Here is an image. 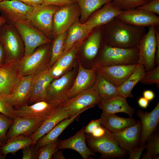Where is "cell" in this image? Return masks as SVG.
Returning <instances> with one entry per match:
<instances>
[{
	"instance_id": "1",
	"label": "cell",
	"mask_w": 159,
	"mask_h": 159,
	"mask_svg": "<svg viewBox=\"0 0 159 159\" xmlns=\"http://www.w3.org/2000/svg\"><path fill=\"white\" fill-rule=\"evenodd\" d=\"M146 32L145 27L127 24L115 17L105 25L103 42L122 48H137Z\"/></svg>"
},
{
	"instance_id": "2",
	"label": "cell",
	"mask_w": 159,
	"mask_h": 159,
	"mask_svg": "<svg viewBox=\"0 0 159 159\" xmlns=\"http://www.w3.org/2000/svg\"><path fill=\"white\" fill-rule=\"evenodd\" d=\"M138 48L125 49L111 46L103 42L91 68L98 67L138 64Z\"/></svg>"
},
{
	"instance_id": "3",
	"label": "cell",
	"mask_w": 159,
	"mask_h": 159,
	"mask_svg": "<svg viewBox=\"0 0 159 159\" xmlns=\"http://www.w3.org/2000/svg\"><path fill=\"white\" fill-rule=\"evenodd\" d=\"M52 42L38 47L31 54L18 62L21 77L35 75L48 69L51 57Z\"/></svg>"
},
{
	"instance_id": "4",
	"label": "cell",
	"mask_w": 159,
	"mask_h": 159,
	"mask_svg": "<svg viewBox=\"0 0 159 159\" xmlns=\"http://www.w3.org/2000/svg\"><path fill=\"white\" fill-rule=\"evenodd\" d=\"M0 42L4 49L6 61H19L24 57L25 47L21 36L12 24L5 23L0 27Z\"/></svg>"
},
{
	"instance_id": "5",
	"label": "cell",
	"mask_w": 159,
	"mask_h": 159,
	"mask_svg": "<svg viewBox=\"0 0 159 159\" xmlns=\"http://www.w3.org/2000/svg\"><path fill=\"white\" fill-rule=\"evenodd\" d=\"M78 68V65L77 67L75 66L61 77L54 79L48 86L44 100L60 106L67 100L68 94L77 75Z\"/></svg>"
},
{
	"instance_id": "6",
	"label": "cell",
	"mask_w": 159,
	"mask_h": 159,
	"mask_svg": "<svg viewBox=\"0 0 159 159\" xmlns=\"http://www.w3.org/2000/svg\"><path fill=\"white\" fill-rule=\"evenodd\" d=\"M86 136L87 143L91 150L101 153L103 158H122L127 155V152L120 147L112 132L107 129L101 137L95 138L90 134Z\"/></svg>"
},
{
	"instance_id": "7",
	"label": "cell",
	"mask_w": 159,
	"mask_h": 159,
	"mask_svg": "<svg viewBox=\"0 0 159 159\" xmlns=\"http://www.w3.org/2000/svg\"><path fill=\"white\" fill-rule=\"evenodd\" d=\"M23 40L25 47L24 56L32 54L39 47L49 43L52 40L34 26L28 19L13 24Z\"/></svg>"
},
{
	"instance_id": "8",
	"label": "cell",
	"mask_w": 159,
	"mask_h": 159,
	"mask_svg": "<svg viewBox=\"0 0 159 159\" xmlns=\"http://www.w3.org/2000/svg\"><path fill=\"white\" fill-rule=\"evenodd\" d=\"M60 7L54 5L36 6L33 7L28 19L34 26L52 40L53 39L54 16Z\"/></svg>"
},
{
	"instance_id": "9",
	"label": "cell",
	"mask_w": 159,
	"mask_h": 159,
	"mask_svg": "<svg viewBox=\"0 0 159 159\" xmlns=\"http://www.w3.org/2000/svg\"><path fill=\"white\" fill-rule=\"evenodd\" d=\"M155 26L149 27L148 30L143 36L138 44V64L143 65L146 71L153 69L155 67L157 38Z\"/></svg>"
},
{
	"instance_id": "10",
	"label": "cell",
	"mask_w": 159,
	"mask_h": 159,
	"mask_svg": "<svg viewBox=\"0 0 159 159\" xmlns=\"http://www.w3.org/2000/svg\"><path fill=\"white\" fill-rule=\"evenodd\" d=\"M80 16V9L77 2L60 7L53 17V39L57 35L67 31L79 20Z\"/></svg>"
},
{
	"instance_id": "11",
	"label": "cell",
	"mask_w": 159,
	"mask_h": 159,
	"mask_svg": "<svg viewBox=\"0 0 159 159\" xmlns=\"http://www.w3.org/2000/svg\"><path fill=\"white\" fill-rule=\"evenodd\" d=\"M21 77L19 71L18 61H6L0 67V96L10 95Z\"/></svg>"
},
{
	"instance_id": "12",
	"label": "cell",
	"mask_w": 159,
	"mask_h": 159,
	"mask_svg": "<svg viewBox=\"0 0 159 159\" xmlns=\"http://www.w3.org/2000/svg\"><path fill=\"white\" fill-rule=\"evenodd\" d=\"M33 9V7L17 0H4L0 3L1 16L9 24L28 19Z\"/></svg>"
},
{
	"instance_id": "13",
	"label": "cell",
	"mask_w": 159,
	"mask_h": 159,
	"mask_svg": "<svg viewBox=\"0 0 159 159\" xmlns=\"http://www.w3.org/2000/svg\"><path fill=\"white\" fill-rule=\"evenodd\" d=\"M102 100L92 87L68 99L61 107L68 112L72 116L85 108L98 105Z\"/></svg>"
},
{
	"instance_id": "14",
	"label": "cell",
	"mask_w": 159,
	"mask_h": 159,
	"mask_svg": "<svg viewBox=\"0 0 159 159\" xmlns=\"http://www.w3.org/2000/svg\"><path fill=\"white\" fill-rule=\"evenodd\" d=\"M139 64L98 67L97 74L118 87L123 84L137 68Z\"/></svg>"
},
{
	"instance_id": "15",
	"label": "cell",
	"mask_w": 159,
	"mask_h": 159,
	"mask_svg": "<svg viewBox=\"0 0 159 159\" xmlns=\"http://www.w3.org/2000/svg\"><path fill=\"white\" fill-rule=\"evenodd\" d=\"M60 106L46 100L39 101L31 105L26 104L15 109V116L31 118L48 119L52 115Z\"/></svg>"
},
{
	"instance_id": "16",
	"label": "cell",
	"mask_w": 159,
	"mask_h": 159,
	"mask_svg": "<svg viewBox=\"0 0 159 159\" xmlns=\"http://www.w3.org/2000/svg\"><path fill=\"white\" fill-rule=\"evenodd\" d=\"M123 11L115 6L111 1L94 12L90 18L82 24L88 32L91 33L95 29L107 24Z\"/></svg>"
},
{
	"instance_id": "17",
	"label": "cell",
	"mask_w": 159,
	"mask_h": 159,
	"mask_svg": "<svg viewBox=\"0 0 159 159\" xmlns=\"http://www.w3.org/2000/svg\"><path fill=\"white\" fill-rule=\"evenodd\" d=\"M116 17L126 23L137 26L156 27L159 25V17L156 14L137 9L123 11Z\"/></svg>"
},
{
	"instance_id": "18",
	"label": "cell",
	"mask_w": 159,
	"mask_h": 159,
	"mask_svg": "<svg viewBox=\"0 0 159 159\" xmlns=\"http://www.w3.org/2000/svg\"><path fill=\"white\" fill-rule=\"evenodd\" d=\"M141 130V122L138 120L135 124L112 133L120 147L130 153L140 145Z\"/></svg>"
},
{
	"instance_id": "19",
	"label": "cell",
	"mask_w": 159,
	"mask_h": 159,
	"mask_svg": "<svg viewBox=\"0 0 159 159\" xmlns=\"http://www.w3.org/2000/svg\"><path fill=\"white\" fill-rule=\"evenodd\" d=\"M47 119L15 116L6 134L7 140L16 136H29L35 132Z\"/></svg>"
},
{
	"instance_id": "20",
	"label": "cell",
	"mask_w": 159,
	"mask_h": 159,
	"mask_svg": "<svg viewBox=\"0 0 159 159\" xmlns=\"http://www.w3.org/2000/svg\"><path fill=\"white\" fill-rule=\"evenodd\" d=\"M34 75L22 77L11 95L5 97L15 109L29 103L32 93Z\"/></svg>"
},
{
	"instance_id": "21",
	"label": "cell",
	"mask_w": 159,
	"mask_h": 159,
	"mask_svg": "<svg viewBox=\"0 0 159 159\" xmlns=\"http://www.w3.org/2000/svg\"><path fill=\"white\" fill-rule=\"evenodd\" d=\"M78 71L73 85L68 95V99L73 97L92 87L97 74L95 68H85L77 59Z\"/></svg>"
},
{
	"instance_id": "22",
	"label": "cell",
	"mask_w": 159,
	"mask_h": 159,
	"mask_svg": "<svg viewBox=\"0 0 159 159\" xmlns=\"http://www.w3.org/2000/svg\"><path fill=\"white\" fill-rule=\"evenodd\" d=\"M136 114L141 123L140 145L146 144L151 135L154 132L159 122V103L151 112L138 110Z\"/></svg>"
},
{
	"instance_id": "23",
	"label": "cell",
	"mask_w": 159,
	"mask_h": 159,
	"mask_svg": "<svg viewBox=\"0 0 159 159\" xmlns=\"http://www.w3.org/2000/svg\"><path fill=\"white\" fill-rule=\"evenodd\" d=\"M84 126L74 135L68 139L59 140L57 149H69L77 152L84 159L95 154L87 146Z\"/></svg>"
},
{
	"instance_id": "24",
	"label": "cell",
	"mask_w": 159,
	"mask_h": 159,
	"mask_svg": "<svg viewBox=\"0 0 159 159\" xmlns=\"http://www.w3.org/2000/svg\"><path fill=\"white\" fill-rule=\"evenodd\" d=\"M54 78L48 69L34 75L32 82V91L29 103L33 104L44 100L48 86Z\"/></svg>"
},
{
	"instance_id": "25",
	"label": "cell",
	"mask_w": 159,
	"mask_h": 159,
	"mask_svg": "<svg viewBox=\"0 0 159 159\" xmlns=\"http://www.w3.org/2000/svg\"><path fill=\"white\" fill-rule=\"evenodd\" d=\"M80 44L75 45L48 69L50 73L54 77L57 78L61 77L75 66L78 47Z\"/></svg>"
},
{
	"instance_id": "26",
	"label": "cell",
	"mask_w": 159,
	"mask_h": 159,
	"mask_svg": "<svg viewBox=\"0 0 159 159\" xmlns=\"http://www.w3.org/2000/svg\"><path fill=\"white\" fill-rule=\"evenodd\" d=\"M97 105L102 112L107 114L123 112L127 114L130 117H132L135 111V109L128 104L126 98L119 95L102 100Z\"/></svg>"
},
{
	"instance_id": "27",
	"label": "cell",
	"mask_w": 159,
	"mask_h": 159,
	"mask_svg": "<svg viewBox=\"0 0 159 159\" xmlns=\"http://www.w3.org/2000/svg\"><path fill=\"white\" fill-rule=\"evenodd\" d=\"M95 105L89 107L78 112L74 115L61 121L46 134L40 138L35 145L38 148L42 147L58 139L63 131L81 113L93 107Z\"/></svg>"
},
{
	"instance_id": "28",
	"label": "cell",
	"mask_w": 159,
	"mask_h": 159,
	"mask_svg": "<svg viewBox=\"0 0 159 159\" xmlns=\"http://www.w3.org/2000/svg\"><path fill=\"white\" fill-rule=\"evenodd\" d=\"M104 25L95 28L96 30L88 38L83 47L84 56L87 60L92 61V63L98 55L102 43Z\"/></svg>"
},
{
	"instance_id": "29",
	"label": "cell",
	"mask_w": 159,
	"mask_h": 159,
	"mask_svg": "<svg viewBox=\"0 0 159 159\" xmlns=\"http://www.w3.org/2000/svg\"><path fill=\"white\" fill-rule=\"evenodd\" d=\"M70 116V113L60 106L52 115L43 123L35 132L30 136L32 139V145H35L40 138L49 132L61 121Z\"/></svg>"
},
{
	"instance_id": "30",
	"label": "cell",
	"mask_w": 159,
	"mask_h": 159,
	"mask_svg": "<svg viewBox=\"0 0 159 159\" xmlns=\"http://www.w3.org/2000/svg\"><path fill=\"white\" fill-rule=\"evenodd\" d=\"M100 118L101 125L112 132L121 130L137 122L132 117L123 118L115 114H107L102 112Z\"/></svg>"
},
{
	"instance_id": "31",
	"label": "cell",
	"mask_w": 159,
	"mask_h": 159,
	"mask_svg": "<svg viewBox=\"0 0 159 159\" xmlns=\"http://www.w3.org/2000/svg\"><path fill=\"white\" fill-rule=\"evenodd\" d=\"M90 33L80 22L79 20L76 21L68 29L62 55L75 45L81 44L83 40Z\"/></svg>"
},
{
	"instance_id": "32",
	"label": "cell",
	"mask_w": 159,
	"mask_h": 159,
	"mask_svg": "<svg viewBox=\"0 0 159 159\" xmlns=\"http://www.w3.org/2000/svg\"><path fill=\"white\" fill-rule=\"evenodd\" d=\"M146 70L144 66L139 64L125 82L118 87L119 95L125 98H133L132 90L135 86L144 76Z\"/></svg>"
},
{
	"instance_id": "33",
	"label": "cell",
	"mask_w": 159,
	"mask_h": 159,
	"mask_svg": "<svg viewBox=\"0 0 159 159\" xmlns=\"http://www.w3.org/2000/svg\"><path fill=\"white\" fill-rule=\"evenodd\" d=\"M92 87L102 100L119 95L118 87L97 74Z\"/></svg>"
},
{
	"instance_id": "34",
	"label": "cell",
	"mask_w": 159,
	"mask_h": 159,
	"mask_svg": "<svg viewBox=\"0 0 159 159\" xmlns=\"http://www.w3.org/2000/svg\"><path fill=\"white\" fill-rule=\"evenodd\" d=\"M32 139L30 136L20 135L8 140L1 150L6 157L10 153L15 155L18 151L32 145Z\"/></svg>"
},
{
	"instance_id": "35",
	"label": "cell",
	"mask_w": 159,
	"mask_h": 159,
	"mask_svg": "<svg viewBox=\"0 0 159 159\" xmlns=\"http://www.w3.org/2000/svg\"><path fill=\"white\" fill-rule=\"evenodd\" d=\"M80 11V22L84 23L96 11L112 0H76Z\"/></svg>"
},
{
	"instance_id": "36",
	"label": "cell",
	"mask_w": 159,
	"mask_h": 159,
	"mask_svg": "<svg viewBox=\"0 0 159 159\" xmlns=\"http://www.w3.org/2000/svg\"><path fill=\"white\" fill-rule=\"evenodd\" d=\"M67 31L56 36L52 42L51 57L48 69L50 68L62 55Z\"/></svg>"
},
{
	"instance_id": "37",
	"label": "cell",
	"mask_w": 159,
	"mask_h": 159,
	"mask_svg": "<svg viewBox=\"0 0 159 159\" xmlns=\"http://www.w3.org/2000/svg\"><path fill=\"white\" fill-rule=\"evenodd\" d=\"M150 0H112V3L122 11L134 9L142 6Z\"/></svg>"
},
{
	"instance_id": "38",
	"label": "cell",
	"mask_w": 159,
	"mask_h": 159,
	"mask_svg": "<svg viewBox=\"0 0 159 159\" xmlns=\"http://www.w3.org/2000/svg\"><path fill=\"white\" fill-rule=\"evenodd\" d=\"M59 140L58 139L38 148L37 159H51L57 150Z\"/></svg>"
},
{
	"instance_id": "39",
	"label": "cell",
	"mask_w": 159,
	"mask_h": 159,
	"mask_svg": "<svg viewBox=\"0 0 159 159\" xmlns=\"http://www.w3.org/2000/svg\"><path fill=\"white\" fill-rule=\"evenodd\" d=\"M146 144V153L152 157L159 153V134L158 132L152 134L147 140Z\"/></svg>"
},
{
	"instance_id": "40",
	"label": "cell",
	"mask_w": 159,
	"mask_h": 159,
	"mask_svg": "<svg viewBox=\"0 0 159 159\" xmlns=\"http://www.w3.org/2000/svg\"><path fill=\"white\" fill-rule=\"evenodd\" d=\"M144 85L155 84L158 88L159 87V65L152 70L146 71L145 74L140 81Z\"/></svg>"
},
{
	"instance_id": "41",
	"label": "cell",
	"mask_w": 159,
	"mask_h": 159,
	"mask_svg": "<svg viewBox=\"0 0 159 159\" xmlns=\"http://www.w3.org/2000/svg\"><path fill=\"white\" fill-rule=\"evenodd\" d=\"M14 119L0 113V140L6 143V134L14 122Z\"/></svg>"
},
{
	"instance_id": "42",
	"label": "cell",
	"mask_w": 159,
	"mask_h": 159,
	"mask_svg": "<svg viewBox=\"0 0 159 159\" xmlns=\"http://www.w3.org/2000/svg\"><path fill=\"white\" fill-rule=\"evenodd\" d=\"M15 109L10 105L5 97L0 96V113L14 119Z\"/></svg>"
},
{
	"instance_id": "43",
	"label": "cell",
	"mask_w": 159,
	"mask_h": 159,
	"mask_svg": "<svg viewBox=\"0 0 159 159\" xmlns=\"http://www.w3.org/2000/svg\"><path fill=\"white\" fill-rule=\"evenodd\" d=\"M136 9L159 14V0H150L144 5Z\"/></svg>"
},
{
	"instance_id": "44",
	"label": "cell",
	"mask_w": 159,
	"mask_h": 159,
	"mask_svg": "<svg viewBox=\"0 0 159 159\" xmlns=\"http://www.w3.org/2000/svg\"><path fill=\"white\" fill-rule=\"evenodd\" d=\"M38 148L36 145H32L22 149V159H37Z\"/></svg>"
},
{
	"instance_id": "45",
	"label": "cell",
	"mask_w": 159,
	"mask_h": 159,
	"mask_svg": "<svg viewBox=\"0 0 159 159\" xmlns=\"http://www.w3.org/2000/svg\"><path fill=\"white\" fill-rule=\"evenodd\" d=\"M76 2V0H44L42 4L44 5H54L61 7Z\"/></svg>"
},
{
	"instance_id": "46",
	"label": "cell",
	"mask_w": 159,
	"mask_h": 159,
	"mask_svg": "<svg viewBox=\"0 0 159 159\" xmlns=\"http://www.w3.org/2000/svg\"><path fill=\"white\" fill-rule=\"evenodd\" d=\"M101 118L92 120L85 127V134H91L99 127L101 125Z\"/></svg>"
},
{
	"instance_id": "47",
	"label": "cell",
	"mask_w": 159,
	"mask_h": 159,
	"mask_svg": "<svg viewBox=\"0 0 159 159\" xmlns=\"http://www.w3.org/2000/svg\"><path fill=\"white\" fill-rule=\"evenodd\" d=\"M146 144L139 145L130 153L129 159H139L144 150L146 148Z\"/></svg>"
},
{
	"instance_id": "48",
	"label": "cell",
	"mask_w": 159,
	"mask_h": 159,
	"mask_svg": "<svg viewBox=\"0 0 159 159\" xmlns=\"http://www.w3.org/2000/svg\"><path fill=\"white\" fill-rule=\"evenodd\" d=\"M106 128L101 125L98 127L91 135L95 138H99L103 136L105 133Z\"/></svg>"
},
{
	"instance_id": "49",
	"label": "cell",
	"mask_w": 159,
	"mask_h": 159,
	"mask_svg": "<svg viewBox=\"0 0 159 159\" xmlns=\"http://www.w3.org/2000/svg\"><path fill=\"white\" fill-rule=\"evenodd\" d=\"M20 1L25 4L33 7L42 4L44 0H17Z\"/></svg>"
},
{
	"instance_id": "50",
	"label": "cell",
	"mask_w": 159,
	"mask_h": 159,
	"mask_svg": "<svg viewBox=\"0 0 159 159\" xmlns=\"http://www.w3.org/2000/svg\"><path fill=\"white\" fill-rule=\"evenodd\" d=\"M155 34L157 38V45L155 59V65H159V33L156 27Z\"/></svg>"
},
{
	"instance_id": "51",
	"label": "cell",
	"mask_w": 159,
	"mask_h": 159,
	"mask_svg": "<svg viewBox=\"0 0 159 159\" xmlns=\"http://www.w3.org/2000/svg\"><path fill=\"white\" fill-rule=\"evenodd\" d=\"M143 95L144 97L149 101L152 100L155 96L153 92L150 90H145L143 93Z\"/></svg>"
},
{
	"instance_id": "52",
	"label": "cell",
	"mask_w": 159,
	"mask_h": 159,
	"mask_svg": "<svg viewBox=\"0 0 159 159\" xmlns=\"http://www.w3.org/2000/svg\"><path fill=\"white\" fill-rule=\"evenodd\" d=\"M6 62V56L5 52L3 46L0 42V67Z\"/></svg>"
},
{
	"instance_id": "53",
	"label": "cell",
	"mask_w": 159,
	"mask_h": 159,
	"mask_svg": "<svg viewBox=\"0 0 159 159\" xmlns=\"http://www.w3.org/2000/svg\"><path fill=\"white\" fill-rule=\"evenodd\" d=\"M138 103L139 106L141 108L146 109L149 105V101L143 97H141L139 99Z\"/></svg>"
},
{
	"instance_id": "54",
	"label": "cell",
	"mask_w": 159,
	"mask_h": 159,
	"mask_svg": "<svg viewBox=\"0 0 159 159\" xmlns=\"http://www.w3.org/2000/svg\"><path fill=\"white\" fill-rule=\"evenodd\" d=\"M52 158L54 159H65V158L63 155L62 151L59 150L57 149Z\"/></svg>"
},
{
	"instance_id": "55",
	"label": "cell",
	"mask_w": 159,
	"mask_h": 159,
	"mask_svg": "<svg viewBox=\"0 0 159 159\" xmlns=\"http://www.w3.org/2000/svg\"><path fill=\"white\" fill-rule=\"evenodd\" d=\"M142 159H152V157L148 153L145 152L142 156Z\"/></svg>"
},
{
	"instance_id": "56",
	"label": "cell",
	"mask_w": 159,
	"mask_h": 159,
	"mask_svg": "<svg viewBox=\"0 0 159 159\" xmlns=\"http://www.w3.org/2000/svg\"><path fill=\"white\" fill-rule=\"evenodd\" d=\"M6 23V21L5 18L1 16H0V27Z\"/></svg>"
},
{
	"instance_id": "57",
	"label": "cell",
	"mask_w": 159,
	"mask_h": 159,
	"mask_svg": "<svg viewBox=\"0 0 159 159\" xmlns=\"http://www.w3.org/2000/svg\"><path fill=\"white\" fill-rule=\"evenodd\" d=\"M5 157L4 155L1 150H0V159H4L5 158Z\"/></svg>"
},
{
	"instance_id": "58",
	"label": "cell",
	"mask_w": 159,
	"mask_h": 159,
	"mask_svg": "<svg viewBox=\"0 0 159 159\" xmlns=\"http://www.w3.org/2000/svg\"><path fill=\"white\" fill-rule=\"evenodd\" d=\"M5 143H3L0 140V150L1 147L3 146Z\"/></svg>"
},
{
	"instance_id": "59",
	"label": "cell",
	"mask_w": 159,
	"mask_h": 159,
	"mask_svg": "<svg viewBox=\"0 0 159 159\" xmlns=\"http://www.w3.org/2000/svg\"><path fill=\"white\" fill-rule=\"evenodd\" d=\"M3 0H0V3L1 1H3Z\"/></svg>"
}]
</instances>
